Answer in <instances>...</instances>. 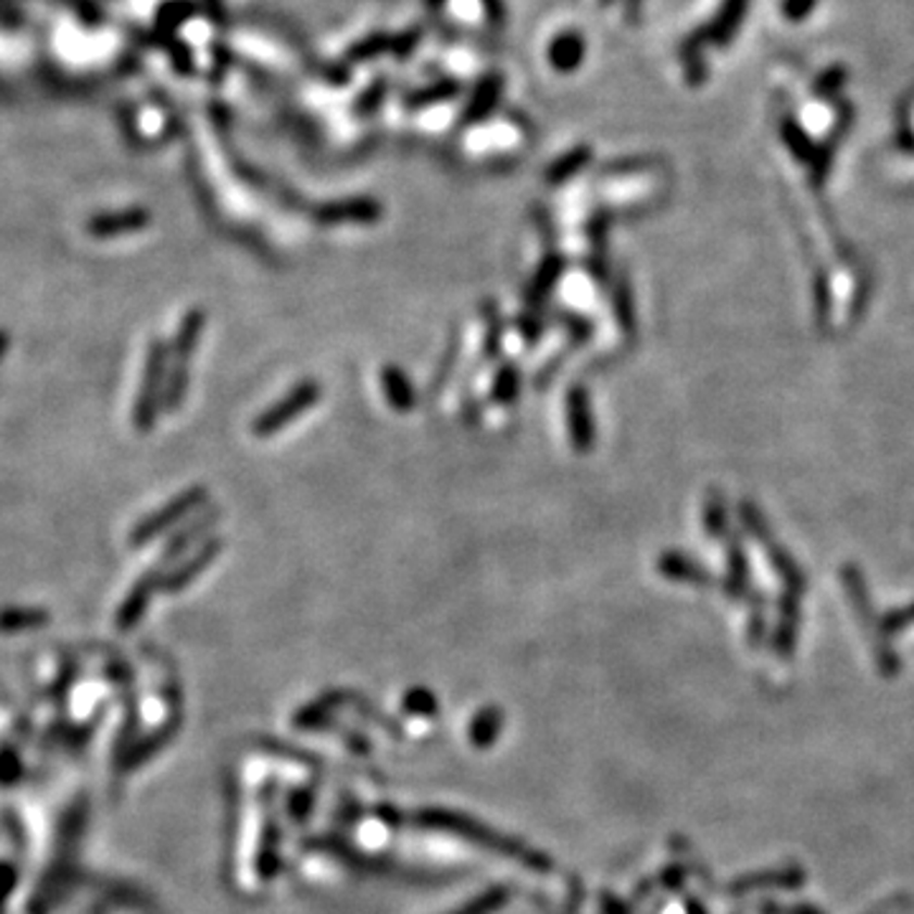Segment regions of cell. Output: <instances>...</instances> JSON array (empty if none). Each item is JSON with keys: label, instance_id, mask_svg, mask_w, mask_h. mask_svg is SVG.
<instances>
[{"label": "cell", "instance_id": "6da1fadb", "mask_svg": "<svg viewBox=\"0 0 914 914\" xmlns=\"http://www.w3.org/2000/svg\"><path fill=\"white\" fill-rule=\"evenodd\" d=\"M168 353L171 346H165L161 338L150 341L146 366H142V381L138 399H135L133 422L138 433H150L155 427L158 412L165 397V381H168Z\"/></svg>", "mask_w": 914, "mask_h": 914}, {"label": "cell", "instance_id": "7a4b0ae2", "mask_svg": "<svg viewBox=\"0 0 914 914\" xmlns=\"http://www.w3.org/2000/svg\"><path fill=\"white\" fill-rule=\"evenodd\" d=\"M203 326H206V313L193 308L184 315L180 321V328L176 334V341L171 346L168 353V381H165V397L163 406L165 412H176L180 399L186 397L188 387V364H191V356L196 351V343H199V336Z\"/></svg>", "mask_w": 914, "mask_h": 914}, {"label": "cell", "instance_id": "3957f363", "mask_svg": "<svg viewBox=\"0 0 914 914\" xmlns=\"http://www.w3.org/2000/svg\"><path fill=\"white\" fill-rule=\"evenodd\" d=\"M321 384L315 379H302L292 387L290 395L277 399L270 410H264L260 417L252 422L254 437H272L300 417V414L311 412L321 399Z\"/></svg>", "mask_w": 914, "mask_h": 914}, {"label": "cell", "instance_id": "277c9868", "mask_svg": "<svg viewBox=\"0 0 914 914\" xmlns=\"http://www.w3.org/2000/svg\"><path fill=\"white\" fill-rule=\"evenodd\" d=\"M209 501V493L203 486H193L184 490V493H178L173 501H168L163 505V509H158L155 513H150L148 518H142L140 524H135L133 534H130V543L133 547H146L158 536L168 531L178 524V521H184L186 516H191L196 509H201L203 503Z\"/></svg>", "mask_w": 914, "mask_h": 914}, {"label": "cell", "instance_id": "5b68a950", "mask_svg": "<svg viewBox=\"0 0 914 914\" xmlns=\"http://www.w3.org/2000/svg\"><path fill=\"white\" fill-rule=\"evenodd\" d=\"M747 9H750V0H722L716 16L712 21H706L704 26L693 28V32L684 39L681 47L693 49V51H704L706 47H716V49L729 47L739 28H742Z\"/></svg>", "mask_w": 914, "mask_h": 914}, {"label": "cell", "instance_id": "8992f818", "mask_svg": "<svg viewBox=\"0 0 914 914\" xmlns=\"http://www.w3.org/2000/svg\"><path fill=\"white\" fill-rule=\"evenodd\" d=\"M163 574L165 569L161 566H150L148 574H142V577L135 581V587L130 589V594L125 597V602L120 604L117 610V628L120 630H133L135 625L140 623V617L146 615L150 600H153V594L161 589V581H163Z\"/></svg>", "mask_w": 914, "mask_h": 914}, {"label": "cell", "instance_id": "52a82bcc", "mask_svg": "<svg viewBox=\"0 0 914 914\" xmlns=\"http://www.w3.org/2000/svg\"><path fill=\"white\" fill-rule=\"evenodd\" d=\"M150 224V214L146 209H125V211H108V214H97L89 218L87 231L97 239L120 237V234H133L146 229Z\"/></svg>", "mask_w": 914, "mask_h": 914}, {"label": "cell", "instance_id": "ba28073f", "mask_svg": "<svg viewBox=\"0 0 914 914\" xmlns=\"http://www.w3.org/2000/svg\"><path fill=\"white\" fill-rule=\"evenodd\" d=\"M218 551H222V541L218 539H209L206 543H201L199 551H196L186 564H180L173 572L163 574L161 592H180L186 585H191V581L199 577V574L206 569L211 562H214V559L218 556Z\"/></svg>", "mask_w": 914, "mask_h": 914}, {"label": "cell", "instance_id": "9c48e42d", "mask_svg": "<svg viewBox=\"0 0 914 914\" xmlns=\"http://www.w3.org/2000/svg\"><path fill=\"white\" fill-rule=\"evenodd\" d=\"M566 417L572 427V442L579 452H587L592 448V414H589L585 389H572L566 397Z\"/></svg>", "mask_w": 914, "mask_h": 914}, {"label": "cell", "instance_id": "30bf717a", "mask_svg": "<svg viewBox=\"0 0 914 914\" xmlns=\"http://www.w3.org/2000/svg\"><path fill=\"white\" fill-rule=\"evenodd\" d=\"M218 516H222V513H218V509H206V511L201 513L199 518H193L191 524H188L186 528H180V531H178L176 536H173V539L168 541V547H165V551L161 554V559H158V566H161V569H165V566H168L176 556L184 554V551H186L188 547H191V543H193L196 539H201V536L206 534L209 528L216 524Z\"/></svg>", "mask_w": 914, "mask_h": 914}, {"label": "cell", "instance_id": "8fae6325", "mask_svg": "<svg viewBox=\"0 0 914 914\" xmlns=\"http://www.w3.org/2000/svg\"><path fill=\"white\" fill-rule=\"evenodd\" d=\"M381 389L384 397L389 399V404L395 406L397 412H412L414 404H417V395H414L410 376L397 364H387L381 368Z\"/></svg>", "mask_w": 914, "mask_h": 914}, {"label": "cell", "instance_id": "7c38bea8", "mask_svg": "<svg viewBox=\"0 0 914 914\" xmlns=\"http://www.w3.org/2000/svg\"><path fill=\"white\" fill-rule=\"evenodd\" d=\"M49 623V613L43 608H5L0 610V630L21 633L34 630Z\"/></svg>", "mask_w": 914, "mask_h": 914}, {"label": "cell", "instance_id": "4fadbf2b", "mask_svg": "<svg viewBox=\"0 0 914 914\" xmlns=\"http://www.w3.org/2000/svg\"><path fill=\"white\" fill-rule=\"evenodd\" d=\"M780 135H782L785 146H788L792 153H796L798 158H803V161H807V163H813L815 150H818V146H813L811 135L803 130V125H800L796 117H785L782 120Z\"/></svg>", "mask_w": 914, "mask_h": 914}, {"label": "cell", "instance_id": "5bb4252c", "mask_svg": "<svg viewBox=\"0 0 914 914\" xmlns=\"http://www.w3.org/2000/svg\"><path fill=\"white\" fill-rule=\"evenodd\" d=\"M846 82H849V70H846L843 64H834L828 66L826 72H821L818 79L813 82V95L818 97V100L836 102L841 89L846 87Z\"/></svg>", "mask_w": 914, "mask_h": 914}, {"label": "cell", "instance_id": "9a60e30c", "mask_svg": "<svg viewBox=\"0 0 914 914\" xmlns=\"http://www.w3.org/2000/svg\"><path fill=\"white\" fill-rule=\"evenodd\" d=\"M518 397V368L513 364L501 366L493 379V399L501 404H511Z\"/></svg>", "mask_w": 914, "mask_h": 914}, {"label": "cell", "instance_id": "2e32d148", "mask_svg": "<svg viewBox=\"0 0 914 914\" xmlns=\"http://www.w3.org/2000/svg\"><path fill=\"white\" fill-rule=\"evenodd\" d=\"M581 54H585V47H581V39L577 34L562 36L554 47V62L562 66V70H574V66L581 62Z\"/></svg>", "mask_w": 914, "mask_h": 914}, {"label": "cell", "instance_id": "e0dca14e", "mask_svg": "<svg viewBox=\"0 0 914 914\" xmlns=\"http://www.w3.org/2000/svg\"><path fill=\"white\" fill-rule=\"evenodd\" d=\"M562 267H564V264H562V260H559V256H549V260L541 264L539 272H536L534 287H531L534 300L547 298V292H551V287H554L556 277L562 275Z\"/></svg>", "mask_w": 914, "mask_h": 914}, {"label": "cell", "instance_id": "ac0fdd59", "mask_svg": "<svg viewBox=\"0 0 914 914\" xmlns=\"http://www.w3.org/2000/svg\"><path fill=\"white\" fill-rule=\"evenodd\" d=\"M815 9H818V0H782V16L792 24L805 21Z\"/></svg>", "mask_w": 914, "mask_h": 914}, {"label": "cell", "instance_id": "d6986e66", "mask_svg": "<svg viewBox=\"0 0 914 914\" xmlns=\"http://www.w3.org/2000/svg\"><path fill=\"white\" fill-rule=\"evenodd\" d=\"M486 311L490 313L488 334H486V356L493 359L498 353V343H501L503 326H501V318H498V311L493 308V302H486Z\"/></svg>", "mask_w": 914, "mask_h": 914}, {"label": "cell", "instance_id": "ffe728a7", "mask_svg": "<svg viewBox=\"0 0 914 914\" xmlns=\"http://www.w3.org/2000/svg\"><path fill=\"white\" fill-rule=\"evenodd\" d=\"M9 334H5V330H0V359L5 356V353H9Z\"/></svg>", "mask_w": 914, "mask_h": 914}]
</instances>
